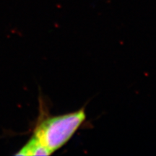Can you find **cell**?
Returning a JSON list of instances; mask_svg holds the SVG:
<instances>
[{"label":"cell","mask_w":156,"mask_h":156,"mask_svg":"<svg viewBox=\"0 0 156 156\" xmlns=\"http://www.w3.org/2000/svg\"><path fill=\"white\" fill-rule=\"evenodd\" d=\"M85 119L86 114L83 108L69 114L47 117L37 124L33 136L53 153L71 139Z\"/></svg>","instance_id":"cell-1"},{"label":"cell","mask_w":156,"mask_h":156,"mask_svg":"<svg viewBox=\"0 0 156 156\" xmlns=\"http://www.w3.org/2000/svg\"><path fill=\"white\" fill-rule=\"evenodd\" d=\"M52 154L41 142L35 137L34 136H31L28 142L25 144V146L20 150L17 155H50Z\"/></svg>","instance_id":"cell-2"}]
</instances>
